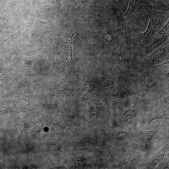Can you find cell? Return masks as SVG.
Returning <instances> with one entry per match:
<instances>
[{"instance_id": "cell-1", "label": "cell", "mask_w": 169, "mask_h": 169, "mask_svg": "<svg viewBox=\"0 0 169 169\" xmlns=\"http://www.w3.org/2000/svg\"><path fill=\"white\" fill-rule=\"evenodd\" d=\"M120 83L139 92L160 95L169 90V81L156 67L148 68L137 60L134 67L125 76L118 78Z\"/></svg>"}, {"instance_id": "cell-2", "label": "cell", "mask_w": 169, "mask_h": 169, "mask_svg": "<svg viewBox=\"0 0 169 169\" xmlns=\"http://www.w3.org/2000/svg\"><path fill=\"white\" fill-rule=\"evenodd\" d=\"M112 105L105 93L97 86L82 107L81 116L87 126L100 128L113 116Z\"/></svg>"}, {"instance_id": "cell-3", "label": "cell", "mask_w": 169, "mask_h": 169, "mask_svg": "<svg viewBox=\"0 0 169 169\" xmlns=\"http://www.w3.org/2000/svg\"><path fill=\"white\" fill-rule=\"evenodd\" d=\"M148 93L140 92L125 98L113 110L118 126L121 129L134 132L137 128L144 96Z\"/></svg>"}, {"instance_id": "cell-4", "label": "cell", "mask_w": 169, "mask_h": 169, "mask_svg": "<svg viewBox=\"0 0 169 169\" xmlns=\"http://www.w3.org/2000/svg\"><path fill=\"white\" fill-rule=\"evenodd\" d=\"M95 74L96 85L105 93L113 110L125 98L139 93L123 86L119 82L117 75L108 70H101Z\"/></svg>"}, {"instance_id": "cell-5", "label": "cell", "mask_w": 169, "mask_h": 169, "mask_svg": "<svg viewBox=\"0 0 169 169\" xmlns=\"http://www.w3.org/2000/svg\"><path fill=\"white\" fill-rule=\"evenodd\" d=\"M94 127L84 126L82 129H75L67 139L70 151L93 156L100 146L98 136L93 131Z\"/></svg>"}, {"instance_id": "cell-6", "label": "cell", "mask_w": 169, "mask_h": 169, "mask_svg": "<svg viewBox=\"0 0 169 169\" xmlns=\"http://www.w3.org/2000/svg\"><path fill=\"white\" fill-rule=\"evenodd\" d=\"M146 11L149 15V22L146 31L138 34L137 46L133 54L137 59L140 57L146 44L169 20V11L153 10Z\"/></svg>"}, {"instance_id": "cell-7", "label": "cell", "mask_w": 169, "mask_h": 169, "mask_svg": "<svg viewBox=\"0 0 169 169\" xmlns=\"http://www.w3.org/2000/svg\"><path fill=\"white\" fill-rule=\"evenodd\" d=\"M79 73L77 70L68 72L61 79L54 78L52 79L48 86L53 95L62 99L71 96L80 82Z\"/></svg>"}, {"instance_id": "cell-8", "label": "cell", "mask_w": 169, "mask_h": 169, "mask_svg": "<svg viewBox=\"0 0 169 169\" xmlns=\"http://www.w3.org/2000/svg\"><path fill=\"white\" fill-rule=\"evenodd\" d=\"M146 95L144 98L142 114L143 113L145 115L147 125L152 121L157 119L169 120V102L162 100L159 95L153 94V100H151L150 103L147 94L148 102Z\"/></svg>"}, {"instance_id": "cell-9", "label": "cell", "mask_w": 169, "mask_h": 169, "mask_svg": "<svg viewBox=\"0 0 169 169\" xmlns=\"http://www.w3.org/2000/svg\"><path fill=\"white\" fill-rule=\"evenodd\" d=\"M83 75L82 79L70 96L81 111L83 104L92 94L96 84L95 73L85 72Z\"/></svg>"}, {"instance_id": "cell-10", "label": "cell", "mask_w": 169, "mask_h": 169, "mask_svg": "<svg viewBox=\"0 0 169 169\" xmlns=\"http://www.w3.org/2000/svg\"><path fill=\"white\" fill-rule=\"evenodd\" d=\"M101 135V136L98 135L101 145L105 144L114 148L115 146L125 145L129 142L134 141V132L120 128L109 129Z\"/></svg>"}, {"instance_id": "cell-11", "label": "cell", "mask_w": 169, "mask_h": 169, "mask_svg": "<svg viewBox=\"0 0 169 169\" xmlns=\"http://www.w3.org/2000/svg\"><path fill=\"white\" fill-rule=\"evenodd\" d=\"M134 132L135 147L146 155L152 149L155 143L160 138V128L148 131L136 128Z\"/></svg>"}, {"instance_id": "cell-12", "label": "cell", "mask_w": 169, "mask_h": 169, "mask_svg": "<svg viewBox=\"0 0 169 169\" xmlns=\"http://www.w3.org/2000/svg\"><path fill=\"white\" fill-rule=\"evenodd\" d=\"M137 60L148 68L169 64V40L148 55Z\"/></svg>"}, {"instance_id": "cell-13", "label": "cell", "mask_w": 169, "mask_h": 169, "mask_svg": "<svg viewBox=\"0 0 169 169\" xmlns=\"http://www.w3.org/2000/svg\"><path fill=\"white\" fill-rule=\"evenodd\" d=\"M115 149L109 146H100L97 148L94 154V167L98 169H105L117 158Z\"/></svg>"}, {"instance_id": "cell-14", "label": "cell", "mask_w": 169, "mask_h": 169, "mask_svg": "<svg viewBox=\"0 0 169 169\" xmlns=\"http://www.w3.org/2000/svg\"><path fill=\"white\" fill-rule=\"evenodd\" d=\"M61 111L71 123L80 126L83 123L81 116V111L72 99L70 96L62 99L60 101Z\"/></svg>"}, {"instance_id": "cell-15", "label": "cell", "mask_w": 169, "mask_h": 169, "mask_svg": "<svg viewBox=\"0 0 169 169\" xmlns=\"http://www.w3.org/2000/svg\"><path fill=\"white\" fill-rule=\"evenodd\" d=\"M169 40V20L146 44L139 59L148 55Z\"/></svg>"}, {"instance_id": "cell-16", "label": "cell", "mask_w": 169, "mask_h": 169, "mask_svg": "<svg viewBox=\"0 0 169 169\" xmlns=\"http://www.w3.org/2000/svg\"><path fill=\"white\" fill-rule=\"evenodd\" d=\"M77 33L71 29L66 31L59 39V44L63 49L66 61L67 72L76 70L73 59L72 42L73 38Z\"/></svg>"}, {"instance_id": "cell-17", "label": "cell", "mask_w": 169, "mask_h": 169, "mask_svg": "<svg viewBox=\"0 0 169 169\" xmlns=\"http://www.w3.org/2000/svg\"><path fill=\"white\" fill-rule=\"evenodd\" d=\"M137 149V151L135 150L136 151L130 154V155L121 157L117 167L120 169H136L144 162L146 161V155Z\"/></svg>"}, {"instance_id": "cell-18", "label": "cell", "mask_w": 169, "mask_h": 169, "mask_svg": "<svg viewBox=\"0 0 169 169\" xmlns=\"http://www.w3.org/2000/svg\"><path fill=\"white\" fill-rule=\"evenodd\" d=\"M169 0H139L136 10L169 11Z\"/></svg>"}, {"instance_id": "cell-19", "label": "cell", "mask_w": 169, "mask_h": 169, "mask_svg": "<svg viewBox=\"0 0 169 169\" xmlns=\"http://www.w3.org/2000/svg\"><path fill=\"white\" fill-rule=\"evenodd\" d=\"M169 156V142H167L145 162L144 167L154 169L166 156Z\"/></svg>"}, {"instance_id": "cell-20", "label": "cell", "mask_w": 169, "mask_h": 169, "mask_svg": "<svg viewBox=\"0 0 169 169\" xmlns=\"http://www.w3.org/2000/svg\"><path fill=\"white\" fill-rule=\"evenodd\" d=\"M54 44V42L52 39H47L38 49L29 53L28 58L31 60L39 59H46L49 50Z\"/></svg>"}, {"instance_id": "cell-21", "label": "cell", "mask_w": 169, "mask_h": 169, "mask_svg": "<svg viewBox=\"0 0 169 169\" xmlns=\"http://www.w3.org/2000/svg\"><path fill=\"white\" fill-rule=\"evenodd\" d=\"M49 23L48 18L38 14L36 23L32 30L33 36L38 37L42 36L46 32Z\"/></svg>"}, {"instance_id": "cell-22", "label": "cell", "mask_w": 169, "mask_h": 169, "mask_svg": "<svg viewBox=\"0 0 169 169\" xmlns=\"http://www.w3.org/2000/svg\"><path fill=\"white\" fill-rule=\"evenodd\" d=\"M48 149L49 152L53 155L59 154L61 149L58 144L52 140L49 141L48 144Z\"/></svg>"}, {"instance_id": "cell-23", "label": "cell", "mask_w": 169, "mask_h": 169, "mask_svg": "<svg viewBox=\"0 0 169 169\" xmlns=\"http://www.w3.org/2000/svg\"><path fill=\"white\" fill-rule=\"evenodd\" d=\"M23 28L16 33L13 34H11V32H9L8 29L6 30L3 35L0 37V47L8 39L11 38L14 36L19 33Z\"/></svg>"}, {"instance_id": "cell-24", "label": "cell", "mask_w": 169, "mask_h": 169, "mask_svg": "<svg viewBox=\"0 0 169 169\" xmlns=\"http://www.w3.org/2000/svg\"><path fill=\"white\" fill-rule=\"evenodd\" d=\"M156 169H168L169 156L165 157L156 167Z\"/></svg>"}, {"instance_id": "cell-25", "label": "cell", "mask_w": 169, "mask_h": 169, "mask_svg": "<svg viewBox=\"0 0 169 169\" xmlns=\"http://www.w3.org/2000/svg\"><path fill=\"white\" fill-rule=\"evenodd\" d=\"M53 2L60 10L64 9L65 0H52Z\"/></svg>"}, {"instance_id": "cell-26", "label": "cell", "mask_w": 169, "mask_h": 169, "mask_svg": "<svg viewBox=\"0 0 169 169\" xmlns=\"http://www.w3.org/2000/svg\"><path fill=\"white\" fill-rule=\"evenodd\" d=\"M135 0H129L128 7L125 13L124 14L122 20L126 21L127 15L129 12V10L131 8L132 4Z\"/></svg>"}, {"instance_id": "cell-27", "label": "cell", "mask_w": 169, "mask_h": 169, "mask_svg": "<svg viewBox=\"0 0 169 169\" xmlns=\"http://www.w3.org/2000/svg\"><path fill=\"white\" fill-rule=\"evenodd\" d=\"M4 19V18H3L2 17H0V25H1V24L2 23V21H3Z\"/></svg>"}, {"instance_id": "cell-28", "label": "cell", "mask_w": 169, "mask_h": 169, "mask_svg": "<svg viewBox=\"0 0 169 169\" xmlns=\"http://www.w3.org/2000/svg\"><path fill=\"white\" fill-rule=\"evenodd\" d=\"M111 2H113L115 3L116 2L114 0H109Z\"/></svg>"}]
</instances>
